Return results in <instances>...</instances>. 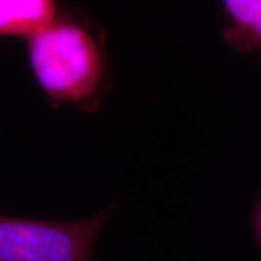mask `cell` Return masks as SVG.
<instances>
[{"mask_svg":"<svg viewBox=\"0 0 261 261\" xmlns=\"http://www.w3.org/2000/svg\"><path fill=\"white\" fill-rule=\"evenodd\" d=\"M33 79L54 108L98 112L112 89L107 35L80 10L62 6L52 23L24 40Z\"/></svg>","mask_w":261,"mask_h":261,"instance_id":"6da1fadb","label":"cell"},{"mask_svg":"<svg viewBox=\"0 0 261 261\" xmlns=\"http://www.w3.org/2000/svg\"><path fill=\"white\" fill-rule=\"evenodd\" d=\"M116 205L71 221L0 214V261H92L98 237Z\"/></svg>","mask_w":261,"mask_h":261,"instance_id":"7a4b0ae2","label":"cell"},{"mask_svg":"<svg viewBox=\"0 0 261 261\" xmlns=\"http://www.w3.org/2000/svg\"><path fill=\"white\" fill-rule=\"evenodd\" d=\"M221 38L237 55L261 56V0H221Z\"/></svg>","mask_w":261,"mask_h":261,"instance_id":"3957f363","label":"cell"},{"mask_svg":"<svg viewBox=\"0 0 261 261\" xmlns=\"http://www.w3.org/2000/svg\"><path fill=\"white\" fill-rule=\"evenodd\" d=\"M57 0H0V39L27 40L56 19Z\"/></svg>","mask_w":261,"mask_h":261,"instance_id":"277c9868","label":"cell"},{"mask_svg":"<svg viewBox=\"0 0 261 261\" xmlns=\"http://www.w3.org/2000/svg\"><path fill=\"white\" fill-rule=\"evenodd\" d=\"M254 232H255L257 243L261 247V200L259 201L255 214H254Z\"/></svg>","mask_w":261,"mask_h":261,"instance_id":"5b68a950","label":"cell"}]
</instances>
